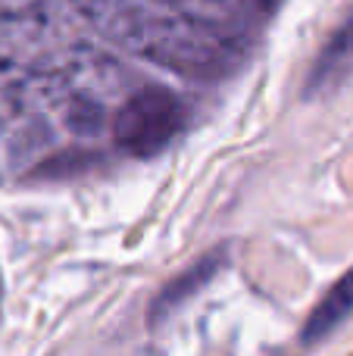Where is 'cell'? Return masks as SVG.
<instances>
[{"mask_svg": "<svg viewBox=\"0 0 353 356\" xmlns=\"http://www.w3.org/2000/svg\"><path fill=\"white\" fill-rule=\"evenodd\" d=\"M350 313H353V269L322 297V300H319V307L310 313V319H306V325H304V341L306 344L322 341L325 334H329L331 328L341 325Z\"/></svg>", "mask_w": 353, "mask_h": 356, "instance_id": "obj_1", "label": "cell"}]
</instances>
